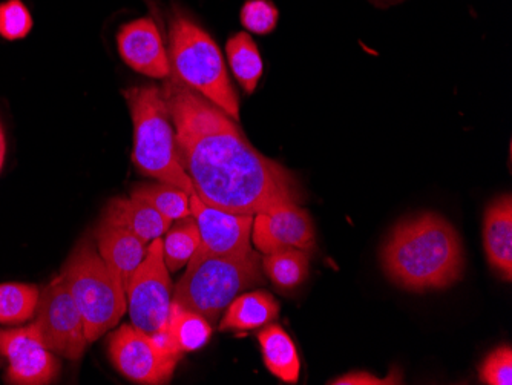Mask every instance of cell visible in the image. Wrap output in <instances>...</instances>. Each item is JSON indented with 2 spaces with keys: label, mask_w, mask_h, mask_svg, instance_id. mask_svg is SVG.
Segmentation results:
<instances>
[{
  "label": "cell",
  "mask_w": 512,
  "mask_h": 385,
  "mask_svg": "<svg viewBox=\"0 0 512 385\" xmlns=\"http://www.w3.org/2000/svg\"><path fill=\"white\" fill-rule=\"evenodd\" d=\"M181 165L206 205L256 215L301 200L295 175L253 148L240 126L175 76L161 89Z\"/></svg>",
  "instance_id": "cell-1"
},
{
  "label": "cell",
  "mask_w": 512,
  "mask_h": 385,
  "mask_svg": "<svg viewBox=\"0 0 512 385\" xmlns=\"http://www.w3.org/2000/svg\"><path fill=\"white\" fill-rule=\"evenodd\" d=\"M382 264L390 280L404 289H445L462 277V243L445 218L419 215L394 228L382 251Z\"/></svg>",
  "instance_id": "cell-2"
},
{
  "label": "cell",
  "mask_w": 512,
  "mask_h": 385,
  "mask_svg": "<svg viewBox=\"0 0 512 385\" xmlns=\"http://www.w3.org/2000/svg\"><path fill=\"white\" fill-rule=\"evenodd\" d=\"M263 283L261 257L253 249L226 255L198 249L174 287L172 303L215 323L238 295Z\"/></svg>",
  "instance_id": "cell-3"
},
{
  "label": "cell",
  "mask_w": 512,
  "mask_h": 385,
  "mask_svg": "<svg viewBox=\"0 0 512 385\" xmlns=\"http://www.w3.org/2000/svg\"><path fill=\"white\" fill-rule=\"evenodd\" d=\"M134 123L132 162L140 174L194 195L191 180L181 165L175 129L161 89L142 86L125 91Z\"/></svg>",
  "instance_id": "cell-4"
},
{
  "label": "cell",
  "mask_w": 512,
  "mask_h": 385,
  "mask_svg": "<svg viewBox=\"0 0 512 385\" xmlns=\"http://www.w3.org/2000/svg\"><path fill=\"white\" fill-rule=\"evenodd\" d=\"M60 277L79 307L89 344L120 323L128 310L126 290L89 235L83 237L66 258Z\"/></svg>",
  "instance_id": "cell-5"
},
{
  "label": "cell",
  "mask_w": 512,
  "mask_h": 385,
  "mask_svg": "<svg viewBox=\"0 0 512 385\" xmlns=\"http://www.w3.org/2000/svg\"><path fill=\"white\" fill-rule=\"evenodd\" d=\"M169 39L175 77L238 122L240 99L214 39L180 13L171 20Z\"/></svg>",
  "instance_id": "cell-6"
},
{
  "label": "cell",
  "mask_w": 512,
  "mask_h": 385,
  "mask_svg": "<svg viewBox=\"0 0 512 385\" xmlns=\"http://www.w3.org/2000/svg\"><path fill=\"white\" fill-rule=\"evenodd\" d=\"M172 295L171 272L163 258V238L160 237L149 244L145 260L132 274L126 287L132 326L148 335L168 329Z\"/></svg>",
  "instance_id": "cell-7"
},
{
  "label": "cell",
  "mask_w": 512,
  "mask_h": 385,
  "mask_svg": "<svg viewBox=\"0 0 512 385\" xmlns=\"http://www.w3.org/2000/svg\"><path fill=\"white\" fill-rule=\"evenodd\" d=\"M33 323L46 349L60 358L77 361L88 349L79 307L60 275L40 290Z\"/></svg>",
  "instance_id": "cell-8"
},
{
  "label": "cell",
  "mask_w": 512,
  "mask_h": 385,
  "mask_svg": "<svg viewBox=\"0 0 512 385\" xmlns=\"http://www.w3.org/2000/svg\"><path fill=\"white\" fill-rule=\"evenodd\" d=\"M108 353L112 366L135 384H168L183 353L161 347L154 336L123 324L109 335Z\"/></svg>",
  "instance_id": "cell-9"
},
{
  "label": "cell",
  "mask_w": 512,
  "mask_h": 385,
  "mask_svg": "<svg viewBox=\"0 0 512 385\" xmlns=\"http://www.w3.org/2000/svg\"><path fill=\"white\" fill-rule=\"evenodd\" d=\"M0 356L8 359L5 381L14 385H46L60 373L59 356L46 349L36 324L0 329Z\"/></svg>",
  "instance_id": "cell-10"
},
{
  "label": "cell",
  "mask_w": 512,
  "mask_h": 385,
  "mask_svg": "<svg viewBox=\"0 0 512 385\" xmlns=\"http://www.w3.org/2000/svg\"><path fill=\"white\" fill-rule=\"evenodd\" d=\"M252 240L264 255L286 249L310 252L315 247V226L306 209L286 203L255 215Z\"/></svg>",
  "instance_id": "cell-11"
},
{
  "label": "cell",
  "mask_w": 512,
  "mask_h": 385,
  "mask_svg": "<svg viewBox=\"0 0 512 385\" xmlns=\"http://www.w3.org/2000/svg\"><path fill=\"white\" fill-rule=\"evenodd\" d=\"M191 212L200 231V249L211 254H240L249 251L255 215L234 214L214 208L191 195Z\"/></svg>",
  "instance_id": "cell-12"
},
{
  "label": "cell",
  "mask_w": 512,
  "mask_h": 385,
  "mask_svg": "<svg viewBox=\"0 0 512 385\" xmlns=\"http://www.w3.org/2000/svg\"><path fill=\"white\" fill-rule=\"evenodd\" d=\"M117 43L120 56L132 70L154 79L171 76V60L154 20L143 17L126 24L120 30Z\"/></svg>",
  "instance_id": "cell-13"
},
{
  "label": "cell",
  "mask_w": 512,
  "mask_h": 385,
  "mask_svg": "<svg viewBox=\"0 0 512 385\" xmlns=\"http://www.w3.org/2000/svg\"><path fill=\"white\" fill-rule=\"evenodd\" d=\"M96 244L99 254L108 264L112 274L126 290L132 274L145 260L149 244L125 228L105 220H100L97 226Z\"/></svg>",
  "instance_id": "cell-14"
},
{
  "label": "cell",
  "mask_w": 512,
  "mask_h": 385,
  "mask_svg": "<svg viewBox=\"0 0 512 385\" xmlns=\"http://www.w3.org/2000/svg\"><path fill=\"white\" fill-rule=\"evenodd\" d=\"M483 244L490 266L505 281L512 278V200L502 195L486 209Z\"/></svg>",
  "instance_id": "cell-15"
},
{
  "label": "cell",
  "mask_w": 512,
  "mask_h": 385,
  "mask_svg": "<svg viewBox=\"0 0 512 385\" xmlns=\"http://www.w3.org/2000/svg\"><path fill=\"white\" fill-rule=\"evenodd\" d=\"M100 220L125 228L148 244L163 237L172 226V221L163 217L145 201L134 197H119L109 201Z\"/></svg>",
  "instance_id": "cell-16"
},
{
  "label": "cell",
  "mask_w": 512,
  "mask_h": 385,
  "mask_svg": "<svg viewBox=\"0 0 512 385\" xmlns=\"http://www.w3.org/2000/svg\"><path fill=\"white\" fill-rule=\"evenodd\" d=\"M220 330H255L273 323L279 315V304L270 293L243 292L224 310Z\"/></svg>",
  "instance_id": "cell-17"
},
{
  "label": "cell",
  "mask_w": 512,
  "mask_h": 385,
  "mask_svg": "<svg viewBox=\"0 0 512 385\" xmlns=\"http://www.w3.org/2000/svg\"><path fill=\"white\" fill-rule=\"evenodd\" d=\"M264 364L267 370L281 381L295 384L301 372L298 350L289 333L278 324H267L258 333Z\"/></svg>",
  "instance_id": "cell-18"
},
{
  "label": "cell",
  "mask_w": 512,
  "mask_h": 385,
  "mask_svg": "<svg viewBox=\"0 0 512 385\" xmlns=\"http://www.w3.org/2000/svg\"><path fill=\"white\" fill-rule=\"evenodd\" d=\"M226 53L235 79L247 94H252L263 76V59L256 43L249 34L238 33L230 37Z\"/></svg>",
  "instance_id": "cell-19"
},
{
  "label": "cell",
  "mask_w": 512,
  "mask_h": 385,
  "mask_svg": "<svg viewBox=\"0 0 512 385\" xmlns=\"http://www.w3.org/2000/svg\"><path fill=\"white\" fill-rule=\"evenodd\" d=\"M261 260L264 274L281 290L301 286L309 275V252L286 249L266 255Z\"/></svg>",
  "instance_id": "cell-20"
},
{
  "label": "cell",
  "mask_w": 512,
  "mask_h": 385,
  "mask_svg": "<svg viewBox=\"0 0 512 385\" xmlns=\"http://www.w3.org/2000/svg\"><path fill=\"white\" fill-rule=\"evenodd\" d=\"M168 332L181 353L195 352L206 346L212 336V323L200 313L191 312L172 303Z\"/></svg>",
  "instance_id": "cell-21"
},
{
  "label": "cell",
  "mask_w": 512,
  "mask_h": 385,
  "mask_svg": "<svg viewBox=\"0 0 512 385\" xmlns=\"http://www.w3.org/2000/svg\"><path fill=\"white\" fill-rule=\"evenodd\" d=\"M174 223L177 224L172 226V229L169 228L166 238L163 240V258H165L166 267L172 274L188 266L201 244L197 221L192 215L183 220L174 221Z\"/></svg>",
  "instance_id": "cell-22"
},
{
  "label": "cell",
  "mask_w": 512,
  "mask_h": 385,
  "mask_svg": "<svg viewBox=\"0 0 512 385\" xmlns=\"http://www.w3.org/2000/svg\"><path fill=\"white\" fill-rule=\"evenodd\" d=\"M131 197L145 201L172 223L192 215L191 195L183 189L160 183V181L157 185L135 186L131 191Z\"/></svg>",
  "instance_id": "cell-23"
},
{
  "label": "cell",
  "mask_w": 512,
  "mask_h": 385,
  "mask_svg": "<svg viewBox=\"0 0 512 385\" xmlns=\"http://www.w3.org/2000/svg\"><path fill=\"white\" fill-rule=\"evenodd\" d=\"M40 289L34 284H0V324L19 326L36 315Z\"/></svg>",
  "instance_id": "cell-24"
},
{
  "label": "cell",
  "mask_w": 512,
  "mask_h": 385,
  "mask_svg": "<svg viewBox=\"0 0 512 385\" xmlns=\"http://www.w3.org/2000/svg\"><path fill=\"white\" fill-rule=\"evenodd\" d=\"M33 28V17L20 0L0 5V36L7 40L25 39Z\"/></svg>",
  "instance_id": "cell-25"
},
{
  "label": "cell",
  "mask_w": 512,
  "mask_h": 385,
  "mask_svg": "<svg viewBox=\"0 0 512 385\" xmlns=\"http://www.w3.org/2000/svg\"><path fill=\"white\" fill-rule=\"evenodd\" d=\"M278 10L269 0H249L241 10V24L250 33L269 34L278 24Z\"/></svg>",
  "instance_id": "cell-26"
},
{
  "label": "cell",
  "mask_w": 512,
  "mask_h": 385,
  "mask_svg": "<svg viewBox=\"0 0 512 385\" xmlns=\"http://www.w3.org/2000/svg\"><path fill=\"white\" fill-rule=\"evenodd\" d=\"M480 381L488 385L512 384V349L502 346L486 356L480 366Z\"/></svg>",
  "instance_id": "cell-27"
},
{
  "label": "cell",
  "mask_w": 512,
  "mask_h": 385,
  "mask_svg": "<svg viewBox=\"0 0 512 385\" xmlns=\"http://www.w3.org/2000/svg\"><path fill=\"white\" fill-rule=\"evenodd\" d=\"M402 375L398 370H393V373L387 376V378H378V376L371 375L368 372H353L347 373V375L341 376V378L333 379L329 384L332 385H391L401 384Z\"/></svg>",
  "instance_id": "cell-28"
},
{
  "label": "cell",
  "mask_w": 512,
  "mask_h": 385,
  "mask_svg": "<svg viewBox=\"0 0 512 385\" xmlns=\"http://www.w3.org/2000/svg\"><path fill=\"white\" fill-rule=\"evenodd\" d=\"M5 152H7V142H5L4 129L0 125V171L4 168Z\"/></svg>",
  "instance_id": "cell-29"
},
{
  "label": "cell",
  "mask_w": 512,
  "mask_h": 385,
  "mask_svg": "<svg viewBox=\"0 0 512 385\" xmlns=\"http://www.w3.org/2000/svg\"><path fill=\"white\" fill-rule=\"evenodd\" d=\"M375 2H378V4H391V2H398V0H375Z\"/></svg>",
  "instance_id": "cell-30"
}]
</instances>
